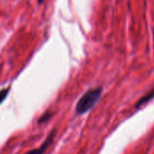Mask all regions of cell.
<instances>
[{
    "mask_svg": "<svg viewBox=\"0 0 154 154\" xmlns=\"http://www.w3.org/2000/svg\"><path fill=\"white\" fill-rule=\"evenodd\" d=\"M103 93V87H97L88 89L78 101L76 105V113L78 115H83L88 112L94 107V106L99 101Z\"/></svg>",
    "mask_w": 154,
    "mask_h": 154,
    "instance_id": "6da1fadb",
    "label": "cell"
},
{
    "mask_svg": "<svg viewBox=\"0 0 154 154\" xmlns=\"http://www.w3.org/2000/svg\"><path fill=\"white\" fill-rule=\"evenodd\" d=\"M55 134H56V130H52L51 132H50V134H48L47 138L45 139L44 143L38 148V149H34L32 151H30L28 152L26 154H43L46 150L48 149V147L51 145V143L53 142V139H54V136H55Z\"/></svg>",
    "mask_w": 154,
    "mask_h": 154,
    "instance_id": "7a4b0ae2",
    "label": "cell"
},
{
    "mask_svg": "<svg viewBox=\"0 0 154 154\" xmlns=\"http://www.w3.org/2000/svg\"><path fill=\"white\" fill-rule=\"evenodd\" d=\"M154 98V88H152L151 91H149L146 95H144L137 103H136V105H135V107L136 108H140L142 106H143V105H145V104H147L149 101H151L152 99H153Z\"/></svg>",
    "mask_w": 154,
    "mask_h": 154,
    "instance_id": "3957f363",
    "label": "cell"
},
{
    "mask_svg": "<svg viewBox=\"0 0 154 154\" xmlns=\"http://www.w3.org/2000/svg\"><path fill=\"white\" fill-rule=\"evenodd\" d=\"M52 116V114L51 113V112H49V111H47V112H45L41 117H40V119L38 120V124L39 125H41V124H42V123H46V122H48L50 119H51V117Z\"/></svg>",
    "mask_w": 154,
    "mask_h": 154,
    "instance_id": "277c9868",
    "label": "cell"
},
{
    "mask_svg": "<svg viewBox=\"0 0 154 154\" xmlns=\"http://www.w3.org/2000/svg\"><path fill=\"white\" fill-rule=\"evenodd\" d=\"M9 89H10V88H6L2 89V91H1V97H2V98H1V103H3V102L5 101V97H7V94H8V92H9Z\"/></svg>",
    "mask_w": 154,
    "mask_h": 154,
    "instance_id": "5b68a950",
    "label": "cell"
},
{
    "mask_svg": "<svg viewBox=\"0 0 154 154\" xmlns=\"http://www.w3.org/2000/svg\"><path fill=\"white\" fill-rule=\"evenodd\" d=\"M152 39H153V47H154V28L152 29Z\"/></svg>",
    "mask_w": 154,
    "mask_h": 154,
    "instance_id": "8992f818",
    "label": "cell"
},
{
    "mask_svg": "<svg viewBox=\"0 0 154 154\" xmlns=\"http://www.w3.org/2000/svg\"><path fill=\"white\" fill-rule=\"evenodd\" d=\"M37 2H38L39 4H42V3H43V0H37Z\"/></svg>",
    "mask_w": 154,
    "mask_h": 154,
    "instance_id": "52a82bcc",
    "label": "cell"
}]
</instances>
